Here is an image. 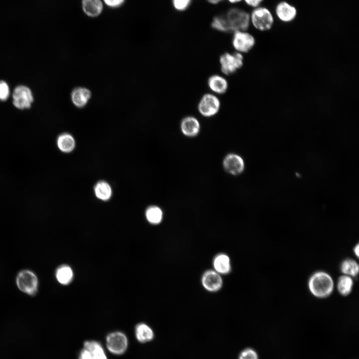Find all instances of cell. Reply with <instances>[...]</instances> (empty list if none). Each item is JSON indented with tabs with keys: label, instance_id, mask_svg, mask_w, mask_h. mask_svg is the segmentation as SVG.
Here are the masks:
<instances>
[{
	"label": "cell",
	"instance_id": "6da1fadb",
	"mask_svg": "<svg viewBox=\"0 0 359 359\" xmlns=\"http://www.w3.org/2000/svg\"><path fill=\"white\" fill-rule=\"evenodd\" d=\"M250 24V14L244 9L234 7L224 14L215 16L211 22V26L220 32H235L246 31Z\"/></svg>",
	"mask_w": 359,
	"mask_h": 359
},
{
	"label": "cell",
	"instance_id": "7a4b0ae2",
	"mask_svg": "<svg viewBox=\"0 0 359 359\" xmlns=\"http://www.w3.org/2000/svg\"><path fill=\"white\" fill-rule=\"evenodd\" d=\"M311 293L319 298H326L333 292L334 284L332 277L327 273L318 271L314 273L308 281Z\"/></svg>",
	"mask_w": 359,
	"mask_h": 359
},
{
	"label": "cell",
	"instance_id": "3957f363",
	"mask_svg": "<svg viewBox=\"0 0 359 359\" xmlns=\"http://www.w3.org/2000/svg\"><path fill=\"white\" fill-rule=\"evenodd\" d=\"M250 20L253 27L260 31L270 30L274 24L273 14L268 8L263 6L253 9L250 14Z\"/></svg>",
	"mask_w": 359,
	"mask_h": 359
},
{
	"label": "cell",
	"instance_id": "277c9868",
	"mask_svg": "<svg viewBox=\"0 0 359 359\" xmlns=\"http://www.w3.org/2000/svg\"><path fill=\"white\" fill-rule=\"evenodd\" d=\"M221 71L225 75L229 76L236 73L243 65L244 57L242 53L238 52H226L219 58Z\"/></svg>",
	"mask_w": 359,
	"mask_h": 359
},
{
	"label": "cell",
	"instance_id": "5b68a950",
	"mask_svg": "<svg viewBox=\"0 0 359 359\" xmlns=\"http://www.w3.org/2000/svg\"><path fill=\"white\" fill-rule=\"evenodd\" d=\"M12 103L19 110H28L32 107L34 97L32 90L27 86L18 85L12 92Z\"/></svg>",
	"mask_w": 359,
	"mask_h": 359
},
{
	"label": "cell",
	"instance_id": "8992f818",
	"mask_svg": "<svg viewBox=\"0 0 359 359\" xmlns=\"http://www.w3.org/2000/svg\"><path fill=\"white\" fill-rule=\"evenodd\" d=\"M221 106L220 99L212 93L203 94L197 104V110L203 117L210 118L216 115Z\"/></svg>",
	"mask_w": 359,
	"mask_h": 359
},
{
	"label": "cell",
	"instance_id": "52a82bcc",
	"mask_svg": "<svg viewBox=\"0 0 359 359\" xmlns=\"http://www.w3.org/2000/svg\"><path fill=\"white\" fill-rule=\"evenodd\" d=\"M16 284L18 289L28 295H34L38 287V279L32 271L24 270L20 271L16 277Z\"/></svg>",
	"mask_w": 359,
	"mask_h": 359
},
{
	"label": "cell",
	"instance_id": "ba28073f",
	"mask_svg": "<svg viewBox=\"0 0 359 359\" xmlns=\"http://www.w3.org/2000/svg\"><path fill=\"white\" fill-rule=\"evenodd\" d=\"M108 350L115 355L123 354L128 348V339L125 334L119 331L109 333L106 338Z\"/></svg>",
	"mask_w": 359,
	"mask_h": 359
},
{
	"label": "cell",
	"instance_id": "9c48e42d",
	"mask_svg": "<svg viewBox=\"0 0 359 359\" xmlns=\"http://www.w3.org/2000/svg\"><path fill=\"white\" fill-rule=\"evenodd\" d=\"M255 43V37L246 31L234 32L232 44L236 52L247 53L254 47Z\"/></svg>",
	"mask_w": 359,
	"mask_h": 359
},
{
	"label": "cell",
	"instance_id": "30bf717a",
	"mask_svg": "<svg viewBox=\"0 0 359 359\" xmlns=\"http://www.w3.org/2000/svg\"><path fill=\"white\" fill-rule=\"evenodd\" d=\"M200 282L203 288L211 293L220 291L223 285L222 275L213 269L205 271L201 277Z\"/></svg>",
	"mask_w": 359,
	"mask_h": 359
},
{
	"label": "cell",
	"instance_id": "8fae6325",
	"mask_svg": "<svg viewBox=\"0 0 359 359\" xmlns=\"http://www.w3.org/2000/svg\"><path fill=\"white\" fill-rule=\"evenodd\" d=\"M274 12L277 18L284 23H289L294 20L298 13L295 6L284 0L279 2L276 5Z\"/></svg>",
	"mask_w": 359,
	"mask_h": 359
},
{
	"label": "cell",
	"instance_id": "7c38bea8",
	"mask_svg": "<svg viewBox=\"0 0 359 359\" xmlns=\"http://www.w3.org/2000/svg\"><path fill=\"white\" fill-rule=\"evenodd\" d=\"M223 165L225 171L233 175L240 174L244 169L243 160L235 154L227 155L224 159Z\"/></svg>",
	"mask_w": 359,
	"mask_h": 359
},
{
	"label": "cell",
	"instance_id": "4fadbf2b",
	"mask_svg": "<svg viewBox=\"0 0 359 359\" xmlns=\"http://www.w3.org/2000/svg\"><path fill=\"white\" fill-rule=\"evenodd\" d=\"M180 128L184 136L193 137L199 134L200 130V124L196 117L193 116H187L184 117L181 120Z\"/></svg>",
	"mask_w": 359,
	"mask_h": 359
},
{
	"label": "cell",
	"instance_id": "5bb4252c",
	"mask_svg": "<svg viewBox=\"0 0 359 359\" xmlns=\"http://www.w3.org/2000/svg\"><path fill=\"white\" fill-rule=\"evenodd\" d=\"M212 266L213 269L222 276L229 274L232 270L230 258L224 253H219L214 257Z\"/></svg>",
	"mask_w": 359,
	"mask_h": 359
},
{
	"label": "cell",
	"instance_id": "9a60e30c",
	"mask_svg": "<svg viewBox=\"0 0 359 359\" xmlns=\"http://www.w3.org/2000/svg\"><path fill=\"white\" fill-rule=\"evenodd\" d=\"M81 8L88 17L96 18L103 11L104 4L102 0H82Z\"/></svg>",
	"mask_w": 359,
	"mask_h": 359
},
{
	"label": "cell",
	"instance_id": "2e32d148",
	"mask_svg": "<svg viewBox=\"0 0 359 359\" xmlns=\"http://www.w3.org/2000/svg\"><path fill=\"white\" fill-rule=\"evenodd\" d=\"M92 96L91 92L85 87H77L71 93V100L73 105L78 108H84Z\"/></svg>",
	"mask_w": 359,
	"mask_h": 359
},
{
	"label": "cell",
	"instance_id": "e0dca14e",
	"mask_svg": "<svg viewBox=\"0 0 359 359\" xmlns=\"http://www.w3.org/2000/svg\"><path fill=\"white\" fill-rule=\"evenodd\" d=\"M207 84L210 91L218 95L224 94L228 88V83L226 79L219 74L210 76L208 78Z\"/></svg>",
	"mask_w": 359,
	"mask_h": 359
},
{
	"label": "cell",
	"instance_id": "ac0fdd59",
	"mask_svg": "<svg viewBox=\"0 0 359 359\" xmlns=\"http://www.w3.org/2000/svg\"><path fill=\"white\" fill-rule=\"evenodd\" d=\"M75 141L73 136L67 132L59 134L56 139V145L62 152L68 153L75 147Z\"/></svg>",
	"mask_w": 359,
	"mask_h": 359
},
{
	"label": "cell",
	"instance_id": "d6986e66",
	"mask_svg": "<svg viewBox=\"0 0 359 359\" xmlns=\"http://www.w3.org/2000/svg\"><path fill=\"white\" fill-rule=\"evenodd\" d=\"M135 335L137 340L141 343L149 342L154 338V333L152 328L144 323L136 325Z\"/></svg>",
	"mask_w": 359,
	"mask_h": 359
},
{
	"label": "cell",
	"instance_id": "ffe728a7",
	"mask_svg": "<svg viewBox=\"0 0 359 359\" xmlns=\"http://www.w3.org/2000/svg\"><path fill=\"white\" fill-rule=\"evenodd\" d=\"M83 345L84 348L90 353L92 359H108L99 342L96 341H86Z\"/></svg>",
	"mask_w": 359,
	"mask_h": 359
},
{
	"label": "cell",
	"instance_id": "44dd1931",
	"mask_svg": "<svg viewBox=\"0 0 359 359\" xmlns=\"http://www.w3.org/2000/svg\"><path fill=\"white\" fill-rule=\"evenodd\" d=\"M94 192L98 198L105 201L111 198L112 190L111 186L107 182L101 180L96 184L94 187Z\"/></svg>",
	"mask_w": 359,
	"mask_h": 359
},
{
	"label": "cell",
	"instance_id": "7402d4cb",
	"mask_svg": "<svg viewBox=\"0 0 359 359\" xmlns=\"http://www.w3.org/2000/svg\"><path fill=\"white\" fill-rule=\"evenodd\" d=\"M56 277L58 282L62 285H67L73 279L72 269L68 265H63L57 268L56 271Z\"/></svg>",
	"mask_w": 359,
	"mask_h": 359
},
{
	"label": "cell",
	"instance_id": "603a6c76",
	"mask_svg": "<svg viewBox=\"0 0 359 359\" xmlns=\"http://www.w3.org/2000/svg\"><path fill=\"white\" fill-rule=\"evenodd\" d=\"M353 286V280L351 276L342 275L337 282V289L343 296H347L351 293Z\"/></svg>",
	"mask_w": 359,
	"mask_h": 359
},
{
	"label": "cell",
	"instance_id": "cb8c5ba5",
	"mask_svg": "<svg viewBox=\"0 0 359 359\" xmlns=\"http://www.w3.org/2000/svg\"><path fill=\"white\" fill-rule=\"evenodd\" d=\"M341 272L346 275L355 277L359 273V266L358 263L352 259L344 260L341 264Z\"/></svg>",
	"mask_w": 359,
	"mask_h": 359
},
{
	"label": "cell",
	"instance_id": "d4e9b609",
	"mask_svg": "<svg viewBox=\"0 0 359 359\" xmlns=\"http://www.w3.org/2000/svg\"><path fill=\"white\" fill-rule=\"evenodd\" d=\"M145 214L148 222L153 224H159L163 219V211L157 206L153 205L148 207Z\"/></svg>",
	"mask_w": 359,
	"mask_h": 359
},
{
	"label": "cell",
	"instance_id": "484cf974",
	"mask_svg": "<svg viewBox=\"0 0 359 359\" xmlns=\"http://www.w3.org/2000/svg\"><path fill=\"white\" fill-rule=\"evenodd\" d=\"M10 94L8 84L3 80H0V101H6Z\"/></svg>",
	"mask_w": 359,
	"mask_h": 359
},
{
	"label": "cell",
	"instance_id": "4316f807",
	"mask_svg": "<svg viewBox=\"0 0 359 359\" xmlns=\"http://www.w3.org/2000/svg\"><path fill=\"white\" fill-rule=\"evenodd\" d=\"M238 359H258L257 353L252 349L246 348L239 355Z\"/></svg>",
	"mask_w": 359,
	"mask_h": 359
},
{
	"label": "cell",
	"instance_id": "83f0119b",
	"mask_svg": "<svg viewBox=\"0 0 359 359\" xmlns=\"http://www.w3.org/2000/svg\"><path fill=\"white\" fill-rule=\"evenodd\" d=\"M172 1L176 9L183 11L189 6L191 0H172Z\"/></svg>",
	"mask_w": 359,
	"mask_h": 359
},
{
	"label": "cell",
	"instance_id": "f1b7e54d",
	"mask_svg": "<svg viewBox=\"0 0 359 359\" xmlns=\"http://www.w3.org/2000/svg\"><path fill=\"white\" fill-rule=\"evenodd\" d=\"M104 4L110 8H118L124 5L126 0H102Z\"/></svg>",
	"mask_w": 359,
	"mask_h": 359
},
{
	"label": "cell",
	"instance_id": "f546056e",
	"mask_svg": "<svg viewBox=\"0 0 359 359\" xmlns=\"http://www.w3.org/2000/svg\"><path fill=\"white\" fill-rule=\"evenodd\" d=\"M245 2L250 7L254 8L260 6L264 0H244Z\"/></svg>",
	"mask_w": 359,
	"mask_h": 359
},
{
	"label": "cell",
	"instance_id": "4dcf8cb0",
	"mask_svg": "<svg viewBox=\"0 0 359 359\" xmlns=\"http://www.w3.org/2000/svg\"><path fill=\"white\" fill-rule=\"evenodd\" d=\"M78 358L79 359H92L90 353L84 348L80 351Z\"/></svg>",
	"mask_w": 359,
	"mask_h": 359
},
{
	"label": "cell",
	"instance_id": "1f68e13d",
	"mask_svg": "<svg viewBox=\"0 0 359 359\" xmlns=\"http://www.w3.org/2000/svg\"><path fill=\"white\" fill-rule=\"evenodd\" d=\"M354 252L356 256L358 258L359 256V245L358 243L354 248Z\"/></svg>",
	"mask_w": 359,
	"mask_h": 359
},
{
	"label": "cell",
	"instance_id": "d6a6232c",
	"mask_svg": "<svg viewBox=\"0 0 359 359\" xmlns=\"http://www.w3.org/2000/svg\"><path fill=\"white\" fill-rule=\"evenodd\" d=\"M222 0H207V1L212 4H217Z\"/></svg>",
	"mask_w": 359,
	"mask_h": 359
},
{
	"label": "cell",
	"instance_id": "836d02e7",
	"mask_svg": "<svg viewBox=\"0 0 359 359\" xmlns=\"http://www.w3.org/2000/svg\"><path fill=\"white\" fill-rule=\"evenodd\" d=\"M241 0H228V1L231 3H236L240 1Z\"/></svg>",
	"mask_w": 359,
	"mask_h": 359
}]
</instances>
